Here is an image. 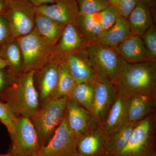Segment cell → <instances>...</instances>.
<instances>
[{"label": "cell", "instance_id": "1f68e13d", "mask_svg": "<svg viewBox=\"0 0 156 156\" xmlns=\"http://www.w3.org/2000/svg\"><path fill=\"white\" fill-rule=\"evenodd\" d=\"M12 39L7 20L5 16L0 15V45H2Z\"/></svg>", "mask_w": 156, "mask_h": 156}, {"label": "cell", "instance_id": "5b68a950", "mask_svg": "<svg viewBox=\"0 0 156 156\" xmlns=\"http://www.w3.org/2000/svg\"><path fill=\"white\" fill-rule=\"evenodd\" d=\"M85 50L97 74L113 83L124 62L115 49L89 41Z\"/></svg>", "mask_w": 156, "mask_h": 156}, {"label": "cell", "instance_id": "d6a6232c", "mask_svg": "<svg viewBox=\"0 0 156 156\" xmlns=\"http://www.w3.org/2000/svg\"><path fill=\"white\" fill-rule=\"evenodd\" d=\"M2 69H0V94L4 92L9 84L5 73Z\"/></svg>", "mask_w": 156, "mask_h": 156}, {"label": "cell", "instance_id": "ac0fdd59", "mask_svg": "<svg viewBox=\"0 0 156 156\" xmlns=\"http://www.w3.org/2000/svg\"><path fill=\"white\" fill-rule=\"evenodd\" d=\"M128 98L118 93L104 122L101 126L106 137L110 136L128 123Z\"/></svg>", "mask_w": 156, "mask_h": 156}, {"label": "cell", "instance_id": "44dd1931", "mask_svg": "<svg viewBox=\"0 0 156 156\" xmlns=\"http://www.w3.org/2000/svg\"><path fill=\"white\" fill-rule=\"evenodd\" d=\"M107 137L102 128L97 125L77 140V151L80 156H93L105 144Z\"/></svg>", "mask_w": 156, "mask_h": 156}, {"label": "cell", "instance_id": "8d00e7d4", "mask_svg": "<svg viewBox=\"0 0 156 156\" xmlns=\"http://www.w3.org/2000/svg\"><path fill=\"white\" fill-rule=\"evenodd\" d=\"M111 6L117 9L119 0H107Z\"/></svg>", "mask_w": 156, "mask_h": 156}, {"label": "cell", "instance_id": "7a4b0ae2", "mask_svg": "<svg viewBox=\"0 0 156 156\" xmlns=\"http://www.w3.org/2000/svg\"><path fill=\"white\" fill-rule=\"evenodd\" d=\"M35 71L17 74L15 80L10 81L0 99L8 105L16 116L30 118L38 110L41 103L35 84Z\"/></svg>", "mask_w": 156, "mask_h": 156}, {"label": "cell", "instance_id": "8fae6325", "mask_svg": "<svg viewBox=\"0 0 156 156\" xmlns=\"http://www.w3.org/2000/svg\"><path fill=\"white\" fill-rule=\"evenodd\" d=\"M91 83L94 90L91 114L98 125L101 126L111 108L118 93L111 82L98 75Z\"/></svg>", "mask_w": 156, "mask_h": 156}, {"label": "cell", "instance_id": "6da1fadb", "mask_svg": "<svg viewBox=\"0 0 156 156\" xmlns=\"http://www.w3.org/2000/svg\"><path fill=\"white\" fill-rule=\"evenodd\" d=\"M113 84L117 93L127 98L156 95V61L134 64L124 61Z\"/></svg>", "mask_w": 156, "mask_h": 156}, {"label": "cell", "instance_id": "d6986e66", "mask_svg": "<svg viewBox=\"0 0 156 156\" xmlns=\"http://www.w3.org/2000/svg\"><path fill=\"white\" fill-rule=\"evenodd\" d=\"M156 95H138L128 98L127 122L137 123L155 112Z\"/></svg>", "mask_w": 156, "mask_h": 156}, {"label": "cell", "instance_id": "f35d334b", "mask_svg": "<svg viewBox=\"0 0 156 156\" xmlns=\"http://www.w3.org/2000/svg\"><path fill=\"white\" fill-rule=\"evenodd\" d=\"M0 156H12L9 154H0Z\"/></svg>", "mask_w": 156, "mask_h": 156}, {"label": "cell", "instance_id": "ffe728a7", "mask_svg": "<svg viewBox=\"0 0 156 156\" xmlns=\"http://www.w3.org/2000/svg\"><path fill=\"white\" fill-rule=\"evenodd\" d=\"M66 25L36 12L34 29L52 47L56 46Z\"/></svg>", "mask_w": 156, "mask_h": 156}, {"label": "cell", "instance_id": "7402d4cb", "mask_svg": "<svg viewBox=\"0 0 156 156\" xmlns=\"http://www.w3.org/2000/svg\"><path fill=\"white\" fill-rule=\"evenodd\" d=\"M127 20L131 34L141 37L154 23L151 9L143 0H139Z\"/></svg>", "mask_w": 156, "mask_h": 156}, {"label": "cell", "instance_id": "8992f818", "mask_svg": "<svg viewBox=\"0 0 156 156\" xmlns=\"http://www.w3.org/2000/svg\"><path fill=\"white\" fill-rule=\"evenodd\" d=\"M156 134V112L136 123L126 145L116 156H151Z\"/></svg>", "mask_w": 156, "mask_h": 156}, {"label": "cell", "instance_id": "603a6c76", "mask_svg": "<svg viewBox=\"0 0 156 156\" xmlns=\"http://www.w3.org/2000/svg\"><path fill=\"white\" fill-rule=\"evenodd\" d=\"M131 34L128 20L119 14L114 24L94 42L114 48Z\"/></svg>", "mask_w": 156, "mask_h": 156}, {"label": "cell", "instance_id": "3957f363", "mask_svg": "<svg viewBox=\"0 0 156 156\" xmlns=\"http://www.w3.org/2000/svg\"><path fill=\"white\" fill-rule=\"evenodd\" d=\"M68 98L49 100L41 104L31 120L38 136L41 147L48 143L66 113Z\"/></svg>", "mask_w": 156, "mask_h": 156}, {"label": "cell", "instance_id": "7c38bea8", "mask_svg": "<svg viewBox=\"0 0 156 156\" xmlns=\"http://www.w3.org/2000/svg\"><path fill=\"white\" fill-rule=\"evenodd\" d=\"M62 58V56L57 53L35 71L41 104L50 100L56 91L58 81V66Z\"/></svg>", "mask_w": 156, "mask_h": 156}, {"label": "cell", "instance_id": "484cf974", "mask_svg": "<svg viewBox=\"0 0 156 156\" xmlns=\"http://www.w3.org/2000/svg\"><path fill=\"white\" fill-rule=\"evenodd\" d=\"M136 123L128 122L107 137L105 147L109 154L116 156L122 150L128 142Z\"/></svg>", "mask_w": 156, "mask_h": 156}, {"label": "cell", "instance_id": "f1b7e54d", "mask_svg": "<svg viewBox=\"0 0 156 156\" xmlns=\"http://www.w3.org/2000/svg\"><path fill=\"white\" fill-rule=\"evenodd\" d=\"M152 58L156 61V28L153 23L141 37Z\"/></svg>", "mask_w": 156, "mask_h": 156}, {"label": "cell", "instance_id": "836d02e7", "mask_svg": "<svg viewBox=\"0 0 156 156\" xmlns=\"http://www.w3.org/2000/svg\"><path fill=\"white\" fill-rule=\"evenodd\" d=\"M35 7H37L42 5L54 4L59 0H28Z\"/></svg>", "mask_w": 156, "mask_h": 156}, {"label": "cell", "instance_id": "d590c367", "mask_svg": "<svg viewBox=\"0 0 156 156\" xmlns=\"http://www.w3.org/2000/svg\"><path fill=\"white\" fill-rule=\"evenodd\" d=\"M149 6L150 8H154L155 6L156 0H143Z\"/></svg>", "mask_w": 156, "mask_h": 156}, {"label": "cell", "instance_id": "9a60e30c", "mask_svg": "<svg viewBox=\"0 0 156 156\" xmlns=\"http://www.w3.org/2000/svg\"><path fill=\"white\" fill-rule=\"evenodd\" d=\"M66 115L68 122L77 140L98 124L89 112L74 98H68Z\"/></svg>", "mask_w": 156, "mask_h": 156}, {"label": "cell", "instance_id": "2e32d148", "mask_svg": "<svg viewBox=\"0 0 156 156\" xmlns=\"http://www.w3.org/2000/svg\"><path fill=\"white\" fill-rule=\"evenodd\" d=\"M114 48L123 60L128 63L154 60L146 48L142 38L136 35L131 34Z\"/></svg>", "mask_w": 156, "mask_h": 156}, {"label": "cell", "instance_id": "4dcf8cb0", "mask_svg": "<svg viewBox=\"0 0 156 156\" xmlns=\"http://www.w3.org/2000/svg\"><path fill=\"white\" fill-rule=\"evenodd\" d=\"M139 0H119L117 8L118 14L127 19Z\"/></svg>", "mask_w": 156, "mask_h": 156}, {"label": "cell", "instance_id": "f546056e", "mask_svg": "<svg viewBox=\"0 0 156 156\" xmlns=\"http://www.w3.org/2000/svg\"><path fill=\"white\" fill-rule=\"evenodd\" d=\"M16 115L5 102L0 101V121L6 126L9 134L13 133Z\"/></svg>", "mask_w": 156, "mask_h": 156}, {"label": "cell", "instance_id": "277c9868", "mask_svg": "<svg viewBox=\"0 0 156 156\" xmlns=\"http://www.w3.org/2000/svg\"><path fill=\"white\" fill-rule=\"evenodd\" d=\"M16 40L22 53L23 72L37 70L57 53L35 29Z\"/></svg>", "mask_w": 156, "mask_h": 156}, {"label": "cell", "instance_id": "e0dca14e", "mask_svg": "<svg viewBox=\"0 0 156 156\" xmlns=\"http://www.w3.org/2000/svg\"><path fill=\"white\" fill-rule=\"evenodd\" d=\"M88 42L77 23H69L66 25L54 48L57 53L63 56L85 49Z\"/></svg>", "mask_w": 156, "mask_h": 156}, {"label": "cell", "instance_id": "5bb4252c", "mask_svg": "<svg viewBox=\"0 0 156 156\" xmlns=\"http://www.w3.org/2000/svg\"><path fill=\"white\" fill-rule=\"evenodd\" d=\"M36 10L37 13L65 24L73 23H77L80 14L76 0H59L54 4L36 7Z\"/></svg>", "mask_w": 156, "mask_h": 156}, {"label": "cell", "instance_id": "e575fe53", "mask_svg": "<svg viewBox=\"0 0 156 156\" xmlns=\"http://www.w3.org/2000/svg\"><path fill=\"white\" fill-rule=\"evenodd\" d=\"M7 66H9V64L7 61L0 57V69H4Z\"/></svg>", "mask_w": 156, "mask_h": 156}, {"label": "cell", "instance_id": "d4e9b609", "mask_svg": "<svg viewBox=\"0 0 156 156\" xmlns=\"http://www.w3.org/2000/svg\"><path fill=\"white\" fill-rule=\"evenodd\" d=\"M1 58L9 63L15 74L23 72V61L21 50L16 39H12L3 44Z\"/></svg>", "mask_w": 156, "mask_h": 156}, {"label": "cell", "instance_id": "83f0119b", "mask_svg": "<svg viewBox=\"0 0 156 156\" xmlns=\"http://www.w3.org/2000/svg\"><path fill=\"white\" fill-rule=\"evenodd\" d=\"M80 14H89L103 11L110 6L107 0H78Z\"/></svg>", "mask_w": 156, "mask_h": 156}, {"label": "cell", "instance_id": "cb8c5ba5", "mask_svg": "<svg viewBox=\"0 0 156 156\" xmlns=\"http://www.w3.org/2000/svg\"><path fill=\"white\" fill-rule=\"evenodd\" d=\"M76 84L62 56V59L58 66V81L57 87L50 100L63 97L73 98V94Z\"/></svg>", "mask_w": 156, "mask_h": 156}, {"label": "cell", "instance_id": "4fadbf2b", "mask_svg": "<svg viewBox=\"0 0 156 156\" xmlns=\"http://www.w3.org/2000/svg\"><path fill=\"white\" fill-rule=\"evenodd\" d=\"M63 57L77 84L91 83L97 76L85 48Z\"/></svg>", "mask_w": 156, "mask_h": 156}, {"label": "cell", "instance_id": "60d3db41", "mask_svg": "<svg viewBox=\"0 0 156 156\" xmlns=\"http://www.w3.org/2000/svg\"><path fill=\"white\" fill-rule=\"evenodd\" d=\"M79 156V155H78V156Z\"/></svg>", "mask_w": 156, "mask_h": 156}, {"label": "cell", "instance_id": "b9f144b4", "mask_svg": "<svg viewBox=\"0 0 156 156\" xmlns=\"http://www.w3.org/2000/svg\"><path fill=\"white\" fill-rule=\"evenodd\" d=\"M8 1H9V0H8Z\"/></svg>", "mask_w": 156, "mask_h": 156}, {"label": "cell", "instance_id": "ba28073f", "mask_svg": "<svg viewBox=\"0 0 156 156\" xmlns=\"http://www.w3.org/2000/svg\"><path fill=\"white\" fill-rule=\"evenodd\" d=\"M5 17L11 36L16 39L30 33L34 29L36 7L28 0H9Z\"/></svg>", "mask_w": 156, "mask_h": 156}, {"label": "cell", "instance_id": "52a82bcc", "mask_svg": "<svg viewBox=\"0 0 156 156\" xmlns=\"http://www.w3.org/2000/svg\"><path fill=\"white\" fill-rule=\"evenodd\" d=\"M12 156H30L38 153L41 145L38 136L30 118L16 116L14 132L10 134Z\"/></svg>", "mask_w": 156, "mask_h": 156}, {"label": "cell", "instance_id": "30bf717a", "mask_svg": "<svg viewBox=\"0 0 156 156\" xmlns=\"http://www.w3.org/2000/svg\"><path fill=\"white\" fill-rule=\"evenodd\" d=\"M118 15L116 9L110 6L94 14H80L77 24L87 41L94 42L114 24Z\"/></svg>", "mask_w": 156, "mask_h": 156}, {"label": "cell", "instance_id": "9c48e42d", "mask_svg": "<svg viewBox=\"0 0 156 156\" xmlns=\"http://www.w3.org/2000/svg\"><path fill=\"white\" fill-rule=\"evenodd\" d=\"M39 156H77V141L66 113L53 136L40 149Z\"/></svg>", "mask_w": 156, "mask_h": 156}, {"label": "cell", "instance_id": "74e56055", "mask_svg": "<svg viewBox=\"0 0 156 156\" xmlns=\"http://www.w3.org/2000/svg\"><path fill=\"white\" fill-rule=\"evenodd\" d=\"M4 9V5L0 1V13L3 11Z\"/></svg>", "mask_w": 156, "mask_h": 156}, {"label": "cell", "instance_id": "ab89813d", "mask_svg": "<svg viewBox=\"0 0 156 156\" xmlns=\"http://www.w3.org/2000/svg\"><path fill=\"white\" fill-rule=\"evenodd\" d=\"M30 156H39L38 154H37L34 155Z\"/></svg>", "mask_w": 156, "mask_h": 156}, {"label": "cell", "instance_id": "4316f807", "mask_svg": "<svg viewBox=\"0 0 156 156\" xmlns=\"http://www.w3.org/2000/svg\"><path fill=\"white\" fill-rule=\"evenodd\" d=\"M94 96V87L91 83H81L76 85L73 94L74 99L91 114Z\"/></svg>", "mask_w": 156, "mask_h": 156}]
</instances>
